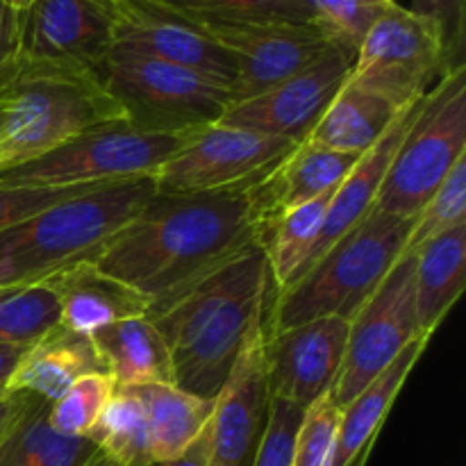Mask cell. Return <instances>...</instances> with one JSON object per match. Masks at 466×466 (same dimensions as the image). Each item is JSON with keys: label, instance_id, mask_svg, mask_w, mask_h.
Instances as JSON below:
<instances>
[{"label": "cell", "instance_id": "obj_1", "mask_svg": "<svg viewBox=\"0 0 466 466\" xmlns=\"http://www.w3.org/2000/svg\"><path fill=\"white\" fill-rule=\"evenodd\" d=\"M258 180L203 194L155 191L89 259L144 296L148 314L155 312L232 255L259 244Z\"/></svg>", "mask_w": 466, "mask_h": 466}, {"label": "cell", "instance_id": "obj_2", "mask_svg": "<svg viewBox=\"0 0 466 466\" xmlns=\"http://www.w3.org/2000/svg\"><path fill=\"white\" fill-rule=\"evenodd\" d=\"M276 285L262 246L250 244L148 314L171 353L176 385L214 399Z\"/></svg>", "mask_w": 466, "mask_h": 466}, {"label": "cell", "instance_id": "obj_3", "mask_svg": "<svg viewBox=\"0 0 466 466\" xmlns=\"http://www.w3.org/2000/svg\"><path fill=\"white\" fill-rule=\"evenodd\" d=\"M116 121L126 114L96 71L18 57L0 86V171Z\"/></svg>", "mask_w": 466, "mask_h": 466}, {"label": "cell", "instance_id": "obj_4", "mask_svg": "<svg viewBox=\"0 0 466 466\" xmlns=\"http://www.w3.org/2000/svg\"><path fill=\"white\" fill-rule=\"evenodd\" d=\"M153 196V177L109 182L0 232V287L48 280L89 259Z\"/></svg>", "mask_w": 466, "mask_h": 466}, {"label": "cell", "instance_id": "obj_5", "mask_svg": "<svg viewBox=\"0 0 466 466\" xmlns=\"http://www.w3.org/2000/svg\"><path fill=\"white\" fill-rule=\"evenodd\" d=\"M412 226L414 218L371 209L294 285L273 294L267 309V332L323 317L350 321L399 262Z\"/></svg>", "mask_w": 466, "mask_h": 466}, {"label": "cell", "instance_id": "obj_6", "mask_svg": "<svg viewBox=\"0 0 466 466\" xmlns=\"http://www.w3.org/2000/svg\"><path fill=\"white\" fill-rule=\"evenodd\" d=\"M464 153L466 66H458L446 71L423 96L412 126L387 167L373 209L417 218Z\"/></svg>", "mask_w": 466, "mask_h": 466}, {"label": "cell", "instance_id": "obj_7", "mask_svg": "<svg viewBox=\"0 0 466 466\" xmlns=\"http://www.w3.org/2000/svg\"><path fill=\"white\" fill-rule=\"evenodd\" d=\"M96 76L137 130L187 132L217 123L230 107L223 82L116 46Z\"/></svg>", "mask_w": 466, "mask_h": 466}, {"label": "cell", "instance_id": "obj_8", "mask_svg": "<svg viewBox=\"0 0 466 466\" xmlns=\"http://www.w3.org/2000/svg\"><path fill=\"white\" fill-rule=\"evenodd\" d=\"M187 132H146L127 121L86 130L59 148L0 171V187H77L155 177Z\"/></svg>", "mask_w": 466, "mask_h": 466}, {"label": "cell", "instance_id": "obj_9", "mask_svg": "<svg viewBox=\"0 0 466 466\" xmlns=\"http://www.w3.org/2000/svg\"><path fill=\"white\" fill-rule=\"evenodd\" d=\"M446 71L440 25L394 3L362 36L346 80L403 112L419 103Z\"/></svg>", "mask_w": 466, "mask_h": 466}, {"label": "cell", "instance_id": "obj_10", "mask_svg": "<svg viewBox=\"0 0 466 466\" xmlns=\"http://www.w3.org/2000/svg\"><path fill=\"white\" fill-rule=\"evenodd\" d=\"M423 335L414 300V255H400L371 299L349 321L344 362L330 394L346 408Z\"/></svg>", "mask_w": 466, "mask_h": 466}, {"label": "cell", "instance_id": "obj_11", "mask_svg": "<svg viewBox=\"0 0 466 466\" xmlns=\"http://www.w3.org/2000/svg\"><path fill=\"white\" fill-rule=\"evenodd\" d=\"M296 144L244 127L209 123L187 130L180 148L155 173L157 194H203L253 182Z\"/></svg>", "mask_w": 466, "mask_h": 466}, {"label": "cell", "instance_id": "obj_12", "mask_svg": "<svg viewBox=\"0 0 466 466\" xmlns=\"http://www.w3.org/2000/svg\"><path fill=\"white\" fill-rule=\"evenodd\" d=\"M200 23V21H198ZM235 66L230 105L264 94L317 62L332 44L317 23H203Z\"/></svg>", "mask_w": 466, "mask_h": 466}, {"label": "cell", "instance_id": "obj_13", "mask_svg": "<svg viewBox=\"0 0 466 466\" xmlns=\"http://www.w3.org/2000/svg\"><path fill=\"white\" fill-rule=\"evenodd\" d=\"M355 50L330 46L321 57L264 94L232 103L217 123L300 144L323 116L353 66Z\"/></svg>", "mask_w": 466, "mask_h": 466}, {"label": "cell", "instance_id": "obj_14", "mask_svg": "<svg viewBox=\"0 0 466 466\" xmlns=\"http://www.w3.org/2000/svg\"><path fill=\"white\" fill-rule=\"evenodd\" d=\"M114 46L214 77L230 86L235 66L203 23L164 0L114 5Z\"/></svg>", "mask_w": 466, "mask_h": 466}, {"label": "cell", "instance_id": "obj_15", "mask_svg": "<svg viewBox=\"0 0 466 466\" xmlns=\"http://www.w3.org/2000/svg\"><path fill=\"white\" fill-rule=\"evenodd\" d=\"M114 48V5L30 0L18 12V57L96 71Z\"/></svg>", "mask_w": 466, "mask_h": 466}, {"label": "cell", "instance_id": "obj_16", "mask_svg": "<svg viewBox=\"0 0 466 466\" xmlns=\"http://www.w3.org/2000/svg\"><path fill=\"white\" fill-rule=\"evenodd\" d=\"M267 312L253 323L226 382L214 396L209 421V466H246L268 414L267 385Z\"/></svg>", "mask_w": 466, "mask_h": 466}, {"label": "cell", "instance_id": "obj_17", "mask_svg": "<svg viewBox=\"0 0 466 466\" xmlns=\"http://www.w3.org/2000/svg\"><path fill=\"white\" fill-rule=\"evenodd\" d=\"M349 339V321L323 317L287 330L267 332L268 396L308 410L332 390Z\"/></svg>", "mask_w": 466, "mask_h": 466}, {"label": "cell", "instance_id": "obj_18", "mask_svg": "<svg viewBox=\"0 0 466 466\" xmlns=\"http://www.w3.org/2000/svg\"><path fill=\"white\" fill-rule=\"evenodd\" d=\"M46 282L59 299V323L80 335L94 337L98 330L123 319L148 317V300L121 280L100 271L91 259H80Z\"/></svg>", "mask_w": 466, "mask_h": 466}, {"label": "cell", "instance_id": "obj_19", "mask_svg": "<svg viewBox=\"0 0 466 466\" xmlns=\"http://www.w3.org/2000/svg\"><path fill=\"white\" fill-rule=\"evenodd\" d=\"M421 100L414 103L412 107L403 109V112L394 118V123L387 127L385 135H382L380 139L355 162V167L350 168L349 176H346L344 180H341V185L337 187L335 194H332L330 198V205H328L323 230L321 235H319V241L317 246H314L312 255H309L308 264H305L303 273L308 271V268H312L330 246H335L350 228L358 226V223L371 212L387 167H390L391 157H394L403 135L408 132V127L412 126L419 107H421ZM303 273H300V276H303Z\"/></svg>", "mask_w": 466, "mask_h": 466}, {"label": "cell", "instance_id": "obj_20", "mask_svg": "<svg viewBox=\"0 0 466 466\" xmlns=\"http://www.w3.org/2000/svg\"><path fill=\"white\" fill-rule=\"evenodd\" d=\"M362 155L335 153L309 141L296 144L280 162L255 182L259 230L282 209L309 203L341 185Z\"/></svg>", "mask_w": 466, "mask_h": 466}, {"label": "cell", "instance_id": "obj_21", "mask_svg": "<svg viewBox=\"0 0 466 466\" xmlns=\"http://www.w3.org/2000/svg\"><path fill=\"white\" fill-rule=\"evenodd\" d=\"M89 373H107L94 339L59 323L27 346L5 382V391L55 400Z\"/></svg>", "mask_w": 466, "mask_h": 466}, {"label": "cell", "instance_id": "obj_22", "mask_svg": "<svg viewBox=\"0 0 466 466\" xmlns=\"http://www.w3.org/2000/svg\"><path fill=\"white\" fill-rule=\"evenodd\" d=\"M428 341L431 337H419L417 341H412L376 380L369 382L346 408H341L332 466H349L364 451L373 449V440L380 432L396 396L403 390L412 369L417 367Z\"/></svg>", "mask_w": 466, "mask_h": 466}, {"label": "cell", "instance_id": "obj_23", "mask_svg": "<svg viewBox=\"0 0 466 466\" xmlns=\"http://www.w3.org/2000/svg\"><path fill=\"white\" fill-rule=\"evenodd\" d=\"M91 339L116 387L176 385L171 353L148 317L123 319Z\"/></svg>", "mask_w": 466, "mask_h": 466}, {"label": "cell", "instance_id": "obj_24", "mask_svg": "<svg viewBox=\"0 0 466 466\" xmlns=\"http://www.w3.org/2000/svg\"><path fill=\"white\" fill-rule=\"evenodd\" d=\"M466 276V226L444 232L414 253V300L423 335L432 337L462 296Z\"/></svg>", "mask_w": 466, "mask_h": 466}, {"label": "cell", "instance_id": "obj_25", "mask_svg": "<svg viewBox=\"0 0 466 466\" xmlns=\"http://www.w3.org/2000/svg\"><path fill=\"white\" fill-rule=\"evenodd\" d=\"M399 114L387 100L346 80L305 141L335 153L364 155Z\"/></svg>", "mask_w": 466, "mask_h": 466}, {"label": "cell", "instance_id": "obj_26", "mask_svg": "<svg viewBox=\"0 0 466 466\" xmlns=\"http://www.w3.org/2000/svg\"><path fill=\"white\" fill-rule=\"evenodd\" d=\"M144 403L153 462L185 453L212 421L214 399H203L177 385L132 387Z\"/></svg>", "mask_w": 466, "mask_h": 466}, {"label": "cell", "instance_id": "obj_27", "mask_svg": "<svg viewBox=\"0 0 466 466\" xmlns=\"http://www.w3.org/2000/svg\"><path fill=\"white\" fill-rule=\"evenodd\" d=\"M332 194L335 191L319 196L309 203L282 209L276 217L268 218L259 230V246L267 255L276 291L294 285L303 273L323 230Z\"/></svg>", "mask_w": 466, "mask_h": 466}, {"label": "cell", "instance_id": "obj_28", "mask_svg": "<svg viewBox=\"0 0 466 466\" xmlns=\"http://www.w3.org/2000/svg\"><path fill=\"white\" fill-rule=\"evenodd\" d=\"M50 400L32 396L0 441V466H85L96 455L86 437L59 435L48 421Z\"/></svg>", "mask_w": 466, "mask_h": 466}, {"label": "cell", "instance_id": "obj_29", "mask_svg": "<svg viewBox=\"0 0 466 466\" xmlns=\"http://www.w3.org/2000/svg\"><path fill=\"white\" fill-rule=\"evenodd\" d=\"M86 440H91V444L114 466L153 464L148 419L144 403L132 387H116Z\"/></svg>", "mask_w": 466, "mask_h": 466}, {"label": "cell", "instance_id": "obj_30", "mask_svg": "<svg viewBox=\"0 0 466 466\" xmlns=\"http://www.w3.org/2000/svg\"><path fill=\"white\" fill-rule=\"evenodd\" d=\"M59 321V299L46 280L0 287V344L30 346Z\"/></svg>", "mask_w": 466, "mask_h": 466}, {"label": "cell", "instance_id": "obj_31", "mask_svg": "<svg viewBox=\"0 0 466 466\" xmlns=\"http://www.w3.org/2000/svg\"><path fill=\"white\" fill-rule=\"evenodd\" d=\"M200 23H314L305 0H164Z\"/></svg>", "mask_w": 466, "mask_h": 466}, {"label": "cell", "instance_id": "obj_32", "mask_svg": "<svg viewBox=\"0 0 466 466\" xmlns=\"http://www.w3.org/2000/svg\"><path fill=\"white\" fill-rule=\"evenodd\" d=\"M116 391L109 373H89L73 382L59 399L50 400V428L66 437H86Z\"/></svg>", "mask_w": 466, "mask_h": 466}, {"label": "cell", "instance_id": "obj_33", "mask_svg": "<svg viewBox=\"0 0 466 466\" xmlns=\"http://www.w3.org/2000/svg\"><path fill=\"white\" fill-rule=\"evenodd\" d=\"M460 226H466V157L455 164L440 189L417 214L403 255H414L428 241Z\"/></svg>", "mask_w": 466, "mask_h": 466}, {"label": "cell", "instance_id": "obj_34", "mask_svg": "<svg viewBox=\"0 0 466 466\" xmlns=\"http://www.w3.org/2000/svg\"><path fill=\"white\" fill-rule=\"evenodd\" d=\"M314 23L328 39L349 50H358L369 27L394 5V0H305Z\"/></svg>", "mask_w": 466, "mask_h": 466}, {"label": "cell", "instance_id": "obj_35", "mask_svg": "<svg viewBox=\"0 0 466 466\" xmlns=\"http://www.w3.org/2000/svg\"><path fill=\"white\" fill-rule=\"evenodd\" d=\"M341 408L330 391L319 396L303 412L294 441L291 466H332L339 432Z\"/></svg>", "mask_w": 466, "mask_h": 466}, {"label": "cell", "instance_id": "obj_36", "mask_svg": "<svg viewBox=\"0 0 466 466\" xmlns=\"http://www.w3.org/2000/svg\"><path fill=\"white\" fill-rule=\"evenodd\" d=\"M303 408L287 400L271 399L267 423L255 446L250 466H291L296 432L303 421Z\"/></svg>", "mask_w": 466, "mask_h": 466}, {"label": "cell", "instance_id": "obj_37", "mask_svg": "<svg viewBox=\"0 0 466 466\" xmlns=\"http://www.w3.org/2000/svg\"><path fill=\"white\" fill-rule=\"evenodd\" d=\"M103 185H77V187H0V232L27 221L35 214L86 194Z\"/></svg>", "mask_w": 466, "mask_h": 466}, {"label": "cell", "instance_id": "obj_38", "mask_svg": "<svg viewBox=\"0 0 466 466\" xmlns=\"http://www.w3.org/2000/svg\"><path fill=\"white\" fill-rule=\"evenodd\" d=\"M412 12L440 25L446 48V68L464 66L466 0H412Z\"/></svg>", "mask_w": 466, "mask_h": 466}, {"label": "cell", "instance_id": "obj_39", "mask_svg": "<svg viewBox=\"0 0 466 466\" xmlns=\"http://www.w3.org/2000/svg\"><path fill=\"white\" fill-rule=\"evenodd\" d=\"M18 62V12L0 0V86Z\"/></svg>", "mask_w": 466, "mask_h": 466}, {"label": "cell", "instance_id": "obj_40", "mask_svg": "<svg viewBox=\"0 0 466 466\" xmlns=\"http://www.w3.org/2000/svg\"><path fill=\"white\" fill-rule=\"evenodd\" d=\"M209 446H212V435H209V426L205 428L203 435L177 458L164 460V462H153L148 466H209Z\"/></svg>", "mask_w": 466, "mask_h": 466}, {"label": "cell", "instance_id": "obj_41", "mask_svg": "<svg viewBox=\"0 0 466 466\" xmlns=\"http://www.w3.org/2000/svg\"><path fill=\"white\" fill-rule=\"evenodd\" d=\"M32 394H7L0 396V441L7 435L9 428L18 421L25 408L30 405Z\"/></svg>", "mask_w": 466, "mask_h": 466}, {"label": "cell", "instance_id": "obj_42", "mask_svg": "<svg viewBox=\"0 0 466 466\" xmlns=\"http://www.w3.org/2000/svg\"><path fill=\"white\" fill-rule=\"evenodd\" d=\"M27 346H7L0 344V391H5V382L12 376V371L16 369L18 360L25 353Z\"/></svg>", "mask_w": 466, "mask_h": 466}, {"label": "cell", "instance_id": "obj_43", "mask_svg": "<svg viewBox=\"0 0 466 466\" xmlns=\"http://www.w3.org/2000/svg\"><path fill=\"white\" fill-rule=\"evenodd\" d=\"M85 466H114V464L109 462V460L105 458V455L100 453V451H96V455H94V458H91L89 462H86Z\"/></svg>", "mask_w": 466, "mask_h": 466}, {"label": "cell", "instance_id": "obj_44", "mask_svg": "<svg viewBox=\"0 0 466 466\" xmlns=\"http://www.w3.org/2000/svg\"><path fill=\"white\" fill-rule=\"evenodd\" d=\"M5 5H9L12 9H16V12H23V9L30 5V0H3Z\"/></svg>", "mask_w": 466, "mask_h": 466}, {"label": "cell", "instance_id": "obj_45", "mask_svg": "<svg viewBox=\"0 0 466 466\" xmlns=\"http://www.w3.org/2000/svg\"><path fill=\"white\" fill-rule=\"evenodd\" d=\"M369 455H371V449H369V451H364V453L360 455V458H355L353 462H350L349 466H367V460H369Z\"/></svg>", "mask_w": 466, "mask_h": 466}, {"label": "cell", "instance_id": "obj_46", "mask_svg": "<svg viewBox=\"0 0 466 466\" xmlns=\"http://www.w3.org/2000/svg\"><path fill=\"white\" fill-rule=\"evenodd\" d=\"M105 3H109V5H116V3H121V0H105Z\"/></svg>", "mask_w": 466, "mask_h": 466}, {"label": "cell", "instance_id": "obj_47", "mask_svg": "<svg viewBox=\"0 0 466 466\" xmlns=\"http://www.w3.org/2000/svg\"><path fill=\"white\" fill-rule=\"evenodd\" d=\"M5 394V391H0V396H3Z\"/></svg>", "mask_w": 466, "mask_h": 466}]
</instances>
